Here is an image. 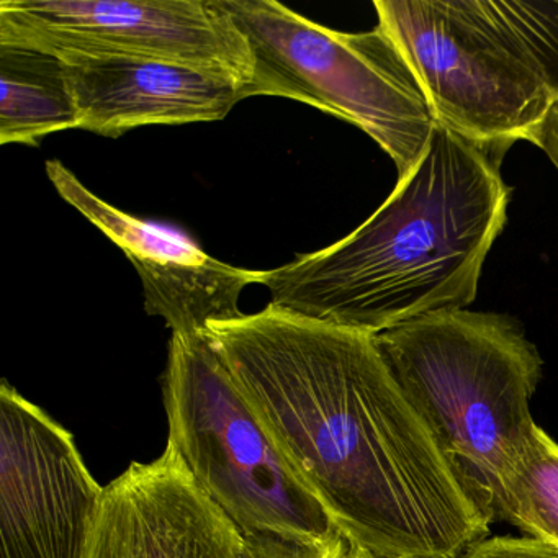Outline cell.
Masks as SVG:
<instances>
[{"mask_svg": "<svg viewBox=\"0 0 558 558\" xmlns=\"http://www.w3.org/2000/svg\"><path fill=\"white\" fill-rule=\"evenodd\" d=\"M264 433L351 547L465 558L489 524L398 388L375 336L269 305L208 326Z\"/></svg>", "mask_w": 558, "mask_h": 558, "instance_id": "cell-1", "label": "cell"}, {"mask_svg": "<svg viewBox=\"0 0 558 558\" xmlns=\"http://www.w3.org/2000/svg\"><path fill=\"white\" fill-rule=\"evenodd\" d=\"M502 155L436 125L417 165L354 233L263 272L269 305L372 336L469 308L508 221Z\"/></svg>", "mask_w": 558, "mask_h": 558, "instance_id": "cell-2", "label": "cell"}, {"mask_svg": "<svg viewBox=\"0 0 558 558\" xmlns=\"http://www.w3.org/2000/svg\"><path fill=\"white\" fill-rule=\"evenodd\" d=\"M375 344L466 498L489 525L501 521L502 483L537 426L544 361L524 329L456 310L395 326Z\"/></svg>", "mask_w": 558, "mask_h": 558, "instance_id": "cell-3", "label": "cell"}, {"mask_svg": "<svg viewBox=\"0 0 558 558\" xmlns=\"http://www.w3.org/2000/svg\"><path fill=\"white\" fill-rule=\"evenodd\" d=\"M437 125L486 148L531 142L558 107V2L375 0Z\"/></svg>", "mask_w": 558, "mask_h": 558, "instance_id": "cell-4", "label": "cell"}, {"mask_svg": "<svg viewBox=\"0 0 558 558\" xmlns=\"http://www.w3.org/2000/svg\"><path fill=\"white\" fill-rule=\"evenodd\" d=\"M253 54L247 97L299 100L367 133L407 178L436 119L400 48L381 27L342 34L276 0H215Z\"/></svg>", "mask_w": 558, "mask_h": 558, "instance_id": "cell-5", "label": "cell"}, {"mask_svg": "<svg viewBox=\"0 0 558 558\" xmlns=\"http://www.w3.org/2000/svg\"><path fill=\"white\" fill-rule=\"evenodd\" d=\"M162 397L169 446L241 534L315 547L344 538L257 423L207 331L172 335Z\"/></svg>", "mask_w": 558, "mask_h": 558, "instance_id": "cell-6", "label": "cell"}, {"mask_svg": "<svg viewBox=\"0 0 558 558\" xmlns=\"http://www.w3.org/2000/svg\"><path fill=\"white\" fill-rule=\"evenodd\" d=\"M0 45L135 57L214 71L250 87L253 54L215 0H2Z\"/></svg>", "mask_w": 558, "mask_h": 558, "instance_id": "cell-7", "label": "cell"}, {"mask_svg": "<svg viewBox=\"0 0 558 558\" xmlns=\"http://www.w3.org/2000/svg\"><path fill=\"white\" fill-rule=\"evenodd\" d=\"M104 488L73 434L0 388V558H86Z\"/></svg>", "mask_w": 558, "mask_h": 558, "instance_id": "cell-8", "label": "cell"}, {"mask_svg": "<svg viewBox=\"0 0 558 558\" xmlns=\"http://www.w3.org/2000/svg\"><path fill=\"white\" fill-rule=\"evenodd\" d=\"M47 174L58 194L125 253L142 279L146 312L161 316L172 335H198L243 316L241 292L260 283L263 272L220 263L181 234L107 204L60 161H48Z\"/></svg>", "mask_w": 558, "mask_h": 558, "instance_id": "cell-9", "label": "cell"}, {"mask_svg": "<svg viewBox=\"0 0 558 558\" xmlns=\"http://www.w3.org/2000/svg\"><path fill=\"white\" fill-rule=\"evenodd\" d=\"M86 558H247L240 529L202 492L174 447L104 488Z\"/></svg>", "mask_w": 558, "mask_h": 558, "instance_id": "cell-10", "label": "cell"}, {"mask_svg": "<svg viewBox=\"0 0 558 558\" xmlns=\"http://www.w3.org/2000/svg\"><path fill=\"white\" fill-rule=\"evenodd\" d=\"M60 58L80 130L109 138L138 126L217 122L247 99L243 84L191 64L93 54Z\"/></svg>", "mask_w": 558, "mask_h": 558, "instance_id": "cell-11", "label": "cell"}, {"mask_svg": "<svg viewBox=\"0 0 558 558\" xmlns=\"http://www.w3.org/2000/svg\"><path fill=\"white\" fill-rule=\"evenodd\" d=\"M80 129L63 60L47 51L0 45V145H37Z\"/></svg>", "mask_w": 558, "mask_h": 558, "instance_id": "cell-12", "label": "cell"}, {"mask_svg": "<svg viewBox=\"0 0 558 558\" xmlns=\"http://www.w3.org/2000/svg\"><path fill=\"white\" fill-rule=\"evenodd\" d=\"M501 521L558 548V444L542 427L506 475Z\"/></svg>", "mask_w": 558, "mask_h": 558, "instance_id": "cell-13", "label": "cell"}, {"mask_svg": "<svg viewBox=\"0 0 558 558\" xmlns=\"http://www.w3.org/2000/svg\"><path fill=\"white\" fill-rule=\"evenodd\" d=\"M247 558H348L349 544L345 538L335 544L300 545L269 535H243Z\"/></svg>", "mask_w": 558, "mask_h": 558, "instance_id": "cell-14", "label": "cell"}, {"mask_svg": "<svg viewBox=\"0 0 558 558\" xmlns=\"http://www.w3.org/2000/svg\"><path fill=\"white\" fill-rule=\"evenodd\" d=\"M465 558H558V548L534 537L485 538Z\"/></svg>", "mask_w": 558, "mask_h": 558, "instance_id": "cell-15", "label": "cell"}, {"mask_svg": "<svg viewBox=\"0 0 558 558\" xmlns=\"http://www.w3.org/2000/svg\"><path fill=\"white\" fill-rule=\"evenodd\" d=\"M532 145L541 148L558 171V107L547 117L541 130L535 133Z\"/></svg>", "mask_w": 558, "mask_h": 558, "instance_id": "cell-16", "label": "cell"}, {"mask_svg": "<svg viewBox=\"0 0 558 558\" xmlns=\"http://www.w3.org/2000/svg\"><path fill=\"white\" fill-rule=\"evenodd\" d=\"M348 558H388L380 555L371 554V551L361 550V548L351 547L349 545Z\"/></svg>", "mask_w": 558, "mask_h": 558, "instance_id": "cell-17", "label": "cell"}]
</instances>
